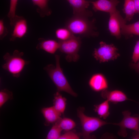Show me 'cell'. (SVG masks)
<instances>
[{"label": "cell", "mask_w": 139, "mask_h": 139, "mask_svg": "<svg viewBox=\"0 0 139 139\" xmlns=\"http://www.w3.org/2000/svg\"><path fill=\"white\" fill-rule=\"evenodd\" d=\"M57 122L61 129L66 131L71 130L76 126L75 122L68 118H61L57 121Z\"/></svg>", "instance_id": "21"}, {"label": "cell", "mask_w": 139, "mask_h": 139, "mask_svg": "<svg viewBox=\"0 0 139 139\" xmlns=\"http://www.w3.org/2000/svg\"><path fill=\"white\" fill-rule=\"evenodd\" d=\"M132 59L134 63H135L139 60V39L137 42L135 46L132 56Z\"/></svg>", "instance_id": "27"}, {"label": "cell", "mask_w": 139, "mask_h": 139, "mask_svg": "<svg viewBox=\"0 0 139 139\" xmlns=\"http://www.w3.org/2000/svg\"><path fill=\"white\" fill-rule=\"evenodd\" d=\"M59 50L65 54V58L68 62H76L79 58L78 52L81 44V39L79 37L74 34L69 39L64 41H58Z\"/></svg>", "instance_id": "5"}, {"label": "cell", "mask_w": 139, "mask_h": 139, "mask_svg": "<svg viewBox=\"0 0 139 139\" xmlns=\"http://www.w3.org/2000/svg\"><path fill=\"white\" fill-rule=\"evenodd\" d=\"M123 10L125 15V17L124 19L125 21L126 22L131 20L135 13L134 0H125Z\"/></svg>", "instance_id": "19"}, {"label": "cell", "mask_w": 139, "mask_h": 139, "mask_svg": "<svg viewBox=\"0 0 139 139\" xmlns=\"http://www.w3.org/2000/svg\"><path fill=\"white\" fill-rule=\"evenodd\" d=\"M117 15L119 22L121 34L126 39L131 37L133 35L139 36V21L129 24H126V22L120 14L119 11Z\"/></svg>", "instance_id": "10"}, {"label": "cell", "mask_w": 139, "mask_h": 139, "mask_svg": "<svg viewBox=\"0 0 139 139\" xmlns=\"http://www.w3.org/2000/svg\"><path fill=\"white\" fill-rule=\"evenodd\" d=\"M53 124L47 135L46 138L47 139H59L61 135L62 130L59 126L57 121Z\"/></svg>", "instance_id": "23"}, {"label": "cell", "mask_w": 139, "mask_h": 139, "mask_svg": "<svg viewBox=\"0 0 139 139\" xmlns=\"http://www.w3.org/2000/svg\"><path fill=\"white\" fill-rule=\"evenodd\" d=\"M101 95L103 98L114 104L127 100H132L128 99L123 92L117 90L110 91L104 90L102 91Z\"/></svg>", "instance_id": "12"}, {"label": "cell", "mask_w": 139, "mask_h": 139, "mask_svg": "<svg viewBox=\"0 0 139 139\" xmlns=\"http://www.w3.org/2000/svg\"><path fill=\"white\" fill-rule=\"evenodd\" d=\"M79 137L74 132L68 131L64 134L61 135L59 139H79Z\"/></svg>", "instance_id": "26"}, {"label": "cell", "mask_w": 139, "mask_h": 139, "mask_svg": "<svg viewBox=\"0 0 139 139\" xmlns=\"http://www.w3.org/2000/svg\"><path fill=\"white\" fill-rule=\"evenodd\" d=\"M13 98V93L11 91L6 89L1 90L0 91V108L8 100H12Z\"/></svg>", "instance_id": "25"}, {"label": "cell", "mask_w": 139, "mask_h": 139, "mask_svg": "<svg viewBox=\"0 0 139 139\" xmlns=\"http://www.w3.org/2000/svg\"><path fill=\"white\" fill-rule=\"evenodd\" d=\"M24 53L17 50H15L12 55L6 53L3 56L5 63L2 68L9 72L14 77H19L25 66L30 62L24 59Z\"/></svg>", "instance_id": "3"}, {"label": "cell", "mask_w": 139, "mask_h": 139, "mask_svg": "<svg viewBox=\"0 0 139 139\" xmlns=\"http://www.w3.org/2000/svg\"><path fill=\"white\" fill-rule=\"evenodd\" d=\"M132 139H139V133L138 132V134L134 136L133 137Z\"/></svg>", "instance_id": "31"}, {"label": "cell", "mask_w": 139, "mask_h": 139, "mask_svg": "<svg viewBox=\"0 0 139 139\" xmlns=\"http://www.w3.org/2000/svg\"><path fill=\"white\" fill-rule=\"evenodd\" d=\"M56 66L50 64L44 68L57 87V92L64 91L74 97L77 94L72 90L64 75L60 65V56L55 55Z\"/></svg>", "instance_id": "2"}, {"label": "cell", "mask_w": 139, "mask_h": 139, "mask_svg": "<svg viewBox=\"0 0 139 139\" xmlns=\"http://www.w3.org/2000/svg\"><path fill=\"white\" fill-rule=\"evenodd\" d=\"M119 3V0H98L90 1L93 5L92 8L95 11H101L109 14L117 10L116 7Z\"/></svg>", "instance_id": "11"}, {"label": "cell", "mask_w": 139, "mask_h": 139, "mask_svg": "<svg viewBox=\"0 0 139 139\" xmlns=\"http://www.w3.org/2000/svg\"><path fill=\"white\" fill-rule=\"evenodd\" d=\"M41 112L45 119L44 125L48 126L54 124L61 118V114L57 112L53 106L45 107L41 109Z\"/></svg>", "instance_id": "15"}, {"label": "cell", "mask_w": 139, "mask_h": 139, "mask_svg": "<svg viewBox=\"0 0 139 139\" xmlns=\"http://www.w3.org/2000/svg\"><path fill=\"white\" fill-rule=\"evenodd\" d=\"M38 40L39 43L36 47L37 49H42L49 53L54 54L59 49V43L55 40L41 38Z\"/></svg>", "instance_id": "16"}, {"label": "cell", "mask_w": 139, "mask_h": 139, "mask_svg": "<svg viewBox=\"0 0 139 139\" xmlns=\"http://www.w3.org/2000/svg\"><path fill=\"white\" fill-rule=\"evenodd\" d=\"M8 32L7 28L4 25L3 20H0V39L2 40L8 34Z\"/></svg>", "instance_id": "28"}, {"label": "cell", "mask_w": 139, "mask_h": 139, "mask_svg": "<svg viewBox=\"0 0 139 139\" xmlns=\"http://www.w3.org/2000/svg\"><path fill=\"white\" fill-rule=\"evenodd\" d=\"M88 18L74 15L66 22L65 27L74 35L96 36L98 33L96 31L95 20H90Z\"/></svg>", "instance_id": "1"}, {"label": "cell", "mask_w": 139, "mask_h": 139, "mask_svg": "<svg viewBox=\"0 0 139 139\" xmlns=\"http://www.w3.org/2000/svg\"><path fill=\"white\" fill-rule=\"evenodd\" d=\"M54 97L53 106L59 113L63 114L66 108V99L63 97L58 92L54 94Z\"/></svg>", "instance_id": "17"}, {"label": "cell", "mask_w": 139, "mask_h": 139, "mask_svg": "<svg viewBox=\"0 0 139 139\" xmlns=\"http://www.w3.org/2000/svg\"><path fill=\"white\" fill-rule=\"evenodd\" d=\"M109 101L107 100L101 103L94 105V111L100 118L106 119L110 114Z\"/></svg>", "instance_id": "20"}, {"label": "cell", "mask_w": 139, "mask_h": 139, "mask_svg": "<svg viewBox=\"0 0 139 139\" xmlns=\"http://www.w3.org/2000/svg\"><path fill=\"white\" fill-rule=\"evenodd\" d=\"M31 0L33 4L37 6V11L41 17H43L51 14V11L48 7V0Z\"/></svg>", "instance_id": "18"}, {"label": "cell", "mask_w": 139, "mask_h": 139, "mask_svg": "<svg viewBox=\"0 0 139 139\" xmlns=\"http://www.w3.org/2000/svg\"><path fill=\"white\" fill-rule=\"evenodd\" d=\"M72 8L74 15L89 18L92 16V12L87 9L90 1L85 0H66Z\"/></svg>", "instance_id": "9"}, {"label": "cell", "mask_w": 139, "mask_h": 139, "mask_svg": "<svg viewBox=\"0 0 139 139\" xmlns=\"http://www.w3.org/2000/svg\"><path fill=\"white\" fill-rule=\"evenodd\" d=\"M18 0H10L9 10L7 16L9 19L10 24L12 25L14 19L16 15V11Z\"/></svg>", "instance_id": "24"}, {"label": "cell", "mask_w": 139, "mask_h": 139, "mask_svg": "<svg viewBox=\"0 0 139 139\" xmlns=\"http://www.w3.org/2000/svg\"><path fill=\"white\" fill-rule=\"evenodd\" d=\"M122 114L123 118L120 122L118 123H111L120 127L118 134L122 137H126L127 134V128L135 130L139 133V117L131 116V112L128 110L123 111Z\"/></svg>", "instance_id": "7"}, {"label": "cell", "mask_w": 139, "mask_h": 139, "mask_svg": "<svg viewBox=\"0 0 139 139\" xmlns=\"http://www.w3.org/2000/svg\"><path fill=\"white\" fill-rule=\"evenodd\" d=\"M118 49L113 44H108L102 41L100 42V46L95 49L93 53L94 58L100 63L114 60L120 55Z\"/></svg>", "instance_id": "6"}, {"label": "cell", "mask_w": 139, "mask_h": 139, "mask_svg": "<svg viewBox=\"0 0 139 139\" xmlns=\"http://www.w3.org/2000/svg\"><path fill=\"white\" fill-rule=\"evenodd\" d=\"M117 10L115 12L110 13V17L108 22V28L111 35L118 39L121 36L120 28L118 19Z\"/></svg>", "instance_id": "14"}, {"label": "cell", "mask_w": 139, "mask_h": 139, "mask_svg": "<svg viewBox=\"0 0 139 139\" xmlns=\"http://www.w3.org/2000/svg\"><path fill=\"white\" fill-rule=\"evenodd\" d=\"M55 35L59 40L64 41L70 38L73 34L67 28H60L55 31Z\"/></svg>", "instance_id": "22"}, {"label": "cell", "mask_w": 139, "mask_h": 139, "mask_svg": "<svg viewBox=\"0 0 139 139\" xmlns=\"http://www.w3.org/2000/svg\"><path fill=\"white\" fill-rule=\"evenodd\" d=\"M85 109L80 107L77 110V115L81 121L82 130V136L85 139L91 138V133L102 126L111 124L104 121L100 118L88 116L85 115Z\"/></svg>", "instance_id": "4"}, {"label": "cell", "mask_w": 139, "mask_h": 139, "mask_svg": "<svg viewBox=\"0 0 139 139\" xmlns=\"http://www.w3.org/2000/svg\"><path fill=\"white\" fill-rule=\"evenodd\" d=\"M89 84L91 88L96 91L107 89L108 86L106 79L103 75L100 73L93 75L89 80Z\"/></svg>", "instance_id": "13"}, {"label": "cell", "mask_w": 139, "mask_h": 139, "mask_svg": "<svg viewBox=\"0 0 139 139\" xmlns=\"http://www.w3.org/2000/svg\"><path fill=\"white\" fill-rule=\"evenodd\" d=\"M135 10V13L139 14V0H134Z\"/></svg>", "instance_id": "30"}, {"label": "cell", "mask_w": 139, "mask_h": 139, "mask_svg": "<svg viewBox=\"0 0 139 139\" xmlns=\"http://www.w3.org/2000/svg\"><path fill=\"white\" fill-rule=\"evenodd\" d=\"M12 27H14L10 38V41H14L17 38L23 37L27 32L28 26L27 21L22 16L16 15Z\"/></svg>", "instance_id": "8"}, {"label": "cell", "mask_w": 139, "mask_h": 139, "mask_svg": "<svg viewBox=\"0 0 139 139\" xmlns=\"http://www.w3.org/2000/svg\"><path fill=\"white\" fill-rule=\"evenodd\" d=\"M131 66L132 68L139 73V60L136 63L131 64Z\"/></svg>", "instance_id": "29"}]
</instances>
